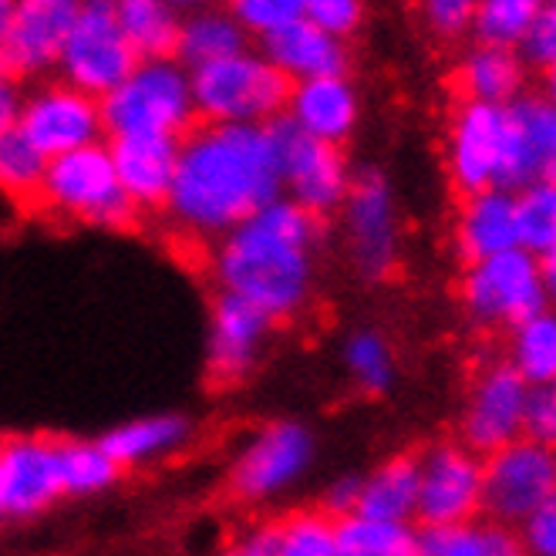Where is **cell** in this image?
Instances as JSON below:
<instances>
[{"instance_id": "obj_1", "label": "cell", "mask_w": 556, "mask_h": 556, "mask_svg": "<svg viewBox=\"0 0 556 556\" xmlns=\"http://www.w3.org/2000/svg\"><path fill=\"white\" fill-rule=\"evenodd\" d=\"M280 195V159L270 125L203 122L179 139L166 213L182 233L219 240Z\"/></svg>"}, {"instance_id": "obj_2", "label": "cell", "mask_w": 556, "mask_h": 556, "mask_svg": "<svg viewBox=\"0 0 556 556\" xmlns=\"http://www.w3.org/2000/svg\"><path fill=\"white\" fill-rule=\"evenodd\" d=\"M320 219L290 200H274L216 240L213 277L219 293L247 301L274 324L298 317L317 280Z\"/></svg>"}, {"instance_id": "obj_3", "label": "cell", "mask_w": 556, "mask_h": 556, "mask_svg": "<svg viewBox=\"0 0 556 556\" xmlns=\"http://www.w3.org/2000/svg\"><path fill=\"white\" fill-rule=\"evenodd\" d=\"M98 112H102V132H109V139L118 136L182 139L195 122L189 72L176 58L139 61L132 75L98 102Z\"/></svg>"}, {"instance_id": "obj_4", "label": "cell", "mask_w": 556, "mask_h": 556, "mask_svg": "<svg viewBox=\"0 0 556 556\" xmlns=\"http://www.w3.org/2000/svg\"><path fill=\"white\" fill-rule=\"evenodd\" d=\"M192 109L206 125H270L283 118L290 81L260 51H240L189 72Z\"/></svg>"}, {"instance_id": "obj_5", "label": "cell", "mask_w": 556, "mask_h": 556, "mask_svg": "<svg viewBox=\"0 0 556 556\" xmlns=\"http://www.w3.org/2000/svg\"><path fill=\"white\" fill-rule=\"evenodd\" d=\"M38 206L61 219L98 226V230H128L139 219V210L128 203L115 179L109 146L102 142L51 159Z\"/></svg>"}, {"instance_id": "obj_6", "label": "cell", "mask_w": 556, "mask_h": 556, "mask_svg": "<svg viewBox=\"0 0 556 556\" xmlns=\"http://www.w3.org/2000/svg\"><path fill=\"white\" fill-rule=\"evenodd\" d=\"M553 290L543 280L540 260L527 250H509L500 256L469 264L459 280V301L472 324L513 331L522 320L549 311Z\"/></svg>"}, {"instance_id": "obj_7", "label": "cell", "mask_w": 556, "mask_h": 556, "mask_svg": "<svg viewBox=\"0 0 556 556\" xmlns=\"http://www.w3.org/2000/svg\"><path fill=\"white\" fill-rule=\"evenodd\" d=\"M338 213L344 219V240L354 270L368 283L391 277L402 253V219L388 176L375 166L357 169Z\"/></svg>"}, {"instance_id": "obj_8", "label": "cell", "mask_w": 556, "mask_h": 556, "mask_svg": "<svg viewBox=\"0 0 556 556\" xmlns=\"http://www.w3.org/2000/svg\"><path fill=\"white\" fill-rule=\"evenodd\" d=\"M136 64L139 58L122 35L115 4H109V0L78 4V14L58 58L61 81L102 102L112 88L132 75Z\"/></svg>"}, {"instance_id": "obj_9", "label": "cell", "mask_w": 556, "mask_h": 556, "mask_svg": "<svg viewBox=\"0 0 556 556\" xmlns=\"http://www.w3.org/2000/svg\"><path fill=\"white\" fill-rule=\"evenodd\" d=\"M546 503H556V455L549 445L516 439L482 459V513L516 527Z\"/></svg>"}, {"instance_id": "obj_10", "label": "cell", "mask_w": 556, "mask_h": 556, "mask_svg": "<svg viewBox=\"0 0 556 556\" xmlns=\"http://www.w3.org/2000/svg\"><path fill=\"white\" fill-rule=\"evenodd\" d=\"M270 128L277 139L283 200L301 206L314 219H327L338 213L354 176L344 149L298 132L287 118L270 122Z\"/></svg>"}, {"instance_id": "obj_11", "label": "cell", "mask_w": 556, "mask_h": 556, "mask_svg": "<svg viewBox=\"0 0 556 556\" xmlns=\"http://www.w3.org/2000/svg\"><path fill=\"white\" fill-rule=\"evenodd\" d=\"M314 435L301 421H270L247 439L230 466V493L243 503H267L298 485L314 463Z\"/></svg>"}, {"instance_id": "obj_12", "label": "cell", "mask_w": 556, "mask_h": 556, "mask_svg": "<svg viewBox=\"0 0 556 556\" xmlns=\"http://www.w3.org/2000/svg\"><path fill=\"white\" fill-rule=\"evenodd\" d=\"M556 169V102L543 91H522L503 109V142L493 189L519 192L553 182Z\"/></svg>"}, {"instance_id": "obj_13", "label": "cell", "mask_w": 556, "mask_h": 556, "mask_svg": "<svg viewBox=\"0 0 556 556\" xmlns=\"http://www.w3.org/2000/svg\"><path fill=\"white\" fill-rule=\"evenodd\" d=\"M482 513V459L463 442H435L418 455V509L425 530L459 527Z\"/></svg>"}, {"instance_id": "obj_14", "label": "cell", "mask_w": 556, "mask_h": 556, "mask_svg": "<svg viewBox=\"0 0 556 556\" xmlns=\"http://www.w3.org/2000/svg\"><path fill=\"white\" fill-rule=\"evenodd\" d=\"M17 132L30 142V149L51 162L102 139V112H98L94 98L81 94L78 88L51 81L24 94Z\"/></svg>"}, {"instance_id": "obj_15", "label": "cell", "mask_w": 556, "mask_h": 556, "mask_svg": "<svg viewBox=\"0 0 556 556\" xmlns=\"http://www.w3.org/2000/svg\"><path fill=\"white\" fill-rule=\"evenodd\" d=\"M530 384L509 362H496L476 375L459 421V442L479 459L522 439V405Z\"/></svg>"}, {"instance_id": "obj_16", "label": "cell", "mask_w": 556, "mask_h": 556, "mask_svg": "<svg viewBox=\"0 0 556 556\" xmlns=\"http://www.w3.org/2000/svg\"><path fill=\"white\" fill-rule=\"evenodd\" d=\"M503 142V109L463 102L452 112L445 136V173L452 189L469 200L476 192L493 189Z\"/></svg>"}, {"instance_id": "obj_17", "label": "cell", "mask_w": 556, "mask_h": 556, "mask_svg": "<svg viewBox=\"0 0 556 556\" xmlns=\"http://www.w3.org/2000/svg\"><path fill=\"white\" fill-rule=\"evenodd\" d=\"M0 496L14 519H35L48 513L61 493L58 439L17 435L0 442Z\"/></svg>"}, {"instance_id": "obj_18", "label": "cell", "mask_w": 556, "mask_h": 556, "mask_svg": "<svg viewBox=\"0 0 556 556\" xmlns=\"http://www.w3.org/2000/svg\"><path fill=\"white\" fill-rule=\"evenodd\" d=\"M274 320L240 298L216 293L206 331V371L216 384L243 381L264 354Z\"/></svg>"}, {"instance_id": "obj_19", "label": "cell", "mask_w": 556, "mask_h": 556, "mask_svg": "<svg viewBox=\"0 0 556 556\" xmlns=\"http://www.w3.org/2000/svg\"><path fill=\"white\" fill-rule=\"evenodd\" d=\"M75 14V0H21L14 4L4 41V75L27 78L58 68Z\"/></svg>"}, {"instance_id": "obj_20", "label": "cell", "mask_w": 556, "mask_h": 556, "mask_svg": "<svg viewBox=\"0 0 556 556\" xmlns=\"http://www.w3.org/2000/svg\"><path fill=\"white\" fill-rule=\"evenodd\" d=\"M109 155L128 203L136 210H166L179 162V139L118 136L109 142Z\"/></svg>"}, {"instance_id": "obj_21", "label": "cell", "mask_w": 556, "mask_h": 556, "mask_svg": "<svg viewBox=\"0 0 556 556\" xmlns=\"http://www.w3.org/2000/svg\"><path fill=\"white\" fill-rule=\"evenodd\" d=\"M283 118L298 128V132L341 149L354 136L357 122H362V94L348 81V75L298 81V85H290Z\"/></svg>"}, {"instance_id": "obj_22", "label": "cell", "mask_w": 556, "mask_h": 556, "mask_svg": "<svg viewBox=\"0 0 556 556\" xmlns=\"http://www.w3.org/2000/svg\"><path fill=\"white\" fill-rule=\"evenodd\" d=\"M260 54H264L290 85L314 81V78H344L351 68L348 45L327 38L307 17L290 21L287 27L267 35Z\"/></svg>"}, {"instance_id": "obj_23", "label": "cell", "mask_w": 556, "mask_h": 556, "mask_svg": "<svg viewBox=\"0 0 556 556\" xmlns=\"http://www.w3.org/2000/svg\"><path fill=\"white\" fill-rule=\"evenodd\" d=\"M452 243L466 267L479 264V260H489V256L519 250L513 192L485 189V192H476L469 200H463L459 213H455V223H452Z\"/></svg>"}, {"instance_id": "obj_24", "label": "cell", "mask_w": 556, "mask_h": 556, "mask_svg": "<svg viewBox=\"0 0 556 556\" xmlns=\"http://www.w3.org/2000/svg\"><path fill=\"white\" fill-rule=\"evenodd\" d=\"M192 435V421L179 412H162V415H142V418H128L115 425L112 432L98 439L109 452V459L118 469L128 466H149L166 459V455L179 452Z\"/></svg>"}, {"instance_id": "obj_25", "label": "cell", "mask_w": 556, "mask_h": 556, "mask_svg": "<svg viewBox=\"0 0 556 556\" xmlns=\"http://www.w3.org/2000/svg\"><path fill=\"white\" fill-rule=\"evenodd\" d=\"M418 509V455H391L357 485L354 516L378 519V522H402L412 527Z\"/></svg>"}, {"instance_id": "obj_26", "label": "cell", "mask_w": 556, "mask_h": 556, "mask_svg": "<svg viewBox=\"0 0 556 556\" xmlns=\"http://www.w3.org/2000/svg\"><path fill=\"white\" fill-rule=\"evenodd\" d=\"M247 41H250L247 30L237 24L230 8H195L182 14L176 61L186 72H195L247 51Z\"/></svg>"}, {"instance_id": "obj_27", "label": "cell", "mask_w": 556, "mask_h": 556, "mask_svg": "<svg viewBox=\"0 0 556 556\" xmlns=\"http://www.w3.org/2000/svg\"><path fill=\"white\" fill-rule=\"evenodd\" d=\"M455 78H459L466 102L496 105V109H506L527 91V68H522V61L516 58V51H500V48L476 45L463 58Z\"/></svg>"}, {"instance_id": "obj_28", "label": "cell", "mask_w": 556, "mask_h": 556, "mask_svg": "<svg viewBox=\"0 0 556 556\" xmlns=\"http://www.w3.org/2000/svg\"><path fill=\"white\" fill-rule=\"evenodd\" d=\"M118 27L136 51L139 61H166L176 58L179 45V27H182V11L162 0H122L115 4Z\"/></svg>"}, {"instance_id": "obj_29", "label": "cell", "mask_w": 556, "mask_h": 556, "mask_svg": "<svg viewBox=\"0 0 556 556\" xmlns=\"http://www.w3.org/2000/svg\"><path fill=\"white\" fill-rule=\"evenodd\" d=\"M415 556H522V546L509 527L493 519H469L459 527L421 530Z\"/></svg>"}, {"instance_id": "obj_30", "label": "cell", "mask_w": 556, "mask_h": 556, "mask_svg": "<svg viewBox=\"0 0 556 556\" xmlns=\"http://www.w3.org/2000/svg\"><path fill=\"white\" fill-rule=\"evenodd\" d=\"M58 469L64 496H98L122 476L109 452L88 439H58Z\"/></svg>"}, {"instance_id": "obj_31", "label": "cell", "mask_w": 556, "mask_h": 556, "mask_svg": "<svg viewBox=\"0 0 556 556\" xmlns=\"http://www.w3.org/2000/svg\"><path fill=\"white\" fill-rule=\"evenodd\" d=\"M509 365L530 388L556 378V317L549 311L522 320L509 331Z\"/></svg>"}, {"instance_id": "obj_32", "label": "cell", "mask_w": 556, "mask_h": 556, "mask_svg": "<svg viewBox=\"0 0 556 556\" xmlns=\"http://www.w3.org/2000/svg\"><path fill=\"white\" fill-rule=\"evenodd\" d=\"M338 556H415L418 530L402 522H378L365 516L334 519Z\"/></svg>"}, {"instance_id": "obj_33", "label": "cell", "mask_w": 556, "mask_h": 556, "mask_svg": "<svg viewBox=\"0 0 556 556\" xmlns=\"http://www.w3.org/2000/svg\"><path fill=\"white\" fill-rule=\"evenodd\" d=\"M519 250L536 260H556V182H536L513 192Z\"/></svg>"}, {"instance_id": "obj_34", "label": "cell", "mask_w": 556, "mask_h": 556, "mask_svg": "<svg viewBox=\"0 0 556 556\" xmlns=\"http://www.w3.org/2000/svg\"><path fill=\"white\" fill-rule=\"evenodd\" d=\"M540 14V0H482L472 11V38L479 48L516 51Z\"/></svg>"}, {"instance_id": "obj_35", "label": "cell", "mask_w": 556, "mask_h": 556, "mask_svg": "<svg viewBox=\"0 0 556 556\" xmlns=\"http://www.w3.org/2000/svg\"><path fill=\"white\" fill-rule=\"evenodd\" d=\"M48 159L30 149V142L17 132L0 136V192L14 203L38 206Z\"/></svg>"}, {"instance_id": "obj_36", "label": "cell", "mask_w": 556, "mask_h": 556, "mask_svg": "<svg viewBox=\"0 0 556 556\" xmlns=\"http://www.w3.org/2000/svg\"><path fill=\"white\" fill-rule=\"evenodd\" d=\"M344 368L368 395H384L395 384V354L381 331H354L344 341Z\"/></svg>"}, {"instance_id": "obj_37", "label": "cell", "mask_w": 556, "mask_h": 556, "mask_svg": "<svg viewBox=\"0 0 556 556\" xmlns=\"http://www.w3.org/2000/svg\"><path fill=\"white\" fill-rule=\"evenodd\" d=\"M274 533H277L274 556H338L334 519L320 509L293 513L274 522Z\"/></svg>"}, {"instance_id": "obj_38", "label": "cell", "mask_w": 556, "mask_h": 556, "mask_svg": "<svg viewBox=\"0 0 556 556\" xmlns=\"http://www.w3.org/2000/svg\"><path fill=\"white\" fill-rule=\"evenodd\" d=\"M230 14L247 30V38L256 35L264 41L290 21L304 17V0H237V4H230Z\"/></svg>"}, {"instance_id": "obj_39", "label": "cell", "mask_w": 556, "mask_h": 556, "mask_svg": "<svg viewBox=\"0 0 556 556\" xmlns=\"http://www.w3.org/2000/svg\"><path fill=\"white\" fill-rule=\"evenodd\" d=\"M516 58L522 61V68H533L543 75H553L556 64V8L553 4H540V14L533 17L530 30L522 35Z\"/></svg>"}, {"instance_id": "obj_40", "label": "cell", "mask_w": 556, "mask_h": 556, "mask_svg": "<svg viewBox=\"0 0 556 556\" xmlns=\"http://www.w3.org/2000/svg\"><path fill=\"white\" fill-rule=\"evenodd\" d=\"M304 17L327 38L348 45V38L365 24V4L362 0H304Z\"/></svg>"}, {"instance_id": "obj_41", "label": "cell", "mask_w": 556, "mask_h": 556, "mask_svg": "<svg viewBox=\"0 0 556 556\" xmlns=\"http://www.w3.org/2000/svg\"><path fill=\"white\" fill-rule=\"evenodd\" d=\"M472 0H425L421 24L429 27V35L442 41H459L472 35Z\"/></svg>"}, {"instance_id": "obj_42", "label": "cell", "mask_w": 556, "mask_h": 556, "mask_svg": "<svg viewBox=\"0 0 556 556\" xmlns=\"http://www.w3.org/2000/svg\"><path fill=\"white\" fill-rule=\"evenodd\" d=\"M522 439L553 448V439H556V388L553 384H536L527 391V405H522Z\"/></svg>"}, {"instance_id": "obj_43", "label": "cell", "mask_w": 556, "mask_h": 556, "mask_svg": "<svg viewBox=\"0 0 556 556\" xmlns=\"http://www.w3.org/2000/svg\"><path fill=\"white\" fill-rule=\"evenodd\" d=\"M522 556H556V503H546L519 522L516 533Z\"/></svg>"}, {"instance_id": "obj_44", "label": "cell", "mask_w": 556, "mask_h": 556, "mask_svg": "<svg viewBox=\"0 0 556 556\" xmlns=\"http://www.w3.org/2000/svg\"><path fill=\"white\" fill-rule=\"evenodd\" d=\"M357 485H362V476H341L327 485L324 493V509L331 519H344V516H354V506H357Z\"/></svg>"}, {"instance_id": "obj_45", "label": "cell", "mask_w": 556, "mask_h": 556, "mask_svg": "<svg viewBox=\"0 0 556 556\" xmlns=\"http://www.w3.org/2000/svg\"><path fill=\"white\" fill-rule=\"evenodd\" d=\"M21 109H24V91H21L17 78L0 75V136L14 132L21 122Z\"/></svg>"}, {"instance_id": "obj_46", "label": "cell", "mask_w": 556, "mask_h": 556, "mask_svg": "<svg viewBox=\"0 0 556 556\" xmlns=\"http://www.w3.org/2000/svg\"><path fill=\"white\" fill-rule=\"evenodd\" d=\"M274 546H277V533L274 527H260L253 533H247L230 556H274Z\"/></svg>"}, {"instance_id": "obj_47", "label": "cell", "mask_w": 556, "mask_h": 556, "mask_svg": "<svg viewBox=\"0 0 556 556\" xmlns=\"http://www.w3.org/2000/svg\"><path fill=\"white\" fill-rule=\"evenodd\" d=\"M11 0H0V75H4V41H8V27H11Z\"/></svg>"}, {"instance_id": "obj_48", "label": "cell", "mask_w": 556, "mask_h": 556, "mask_svg": "<svg viewBox=\"0 0 556 556\" xmlns=\"http://www.w3.org/2000/svg\"><path fill=\"white\" fill-rule=\"evenodd\" d=\"M8 519V513H4V496H0V522H4Z\"/></svg>"}]
</instances>
